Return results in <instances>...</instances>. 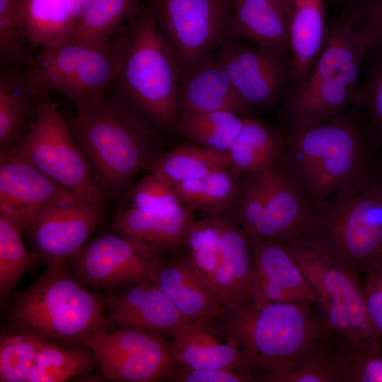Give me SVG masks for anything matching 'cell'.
<instances>
[{
  "mask_svg": "<svg viewBox=\"0 0 382 382\" xmlns=\"http://www.w3.org/2000/svg\"><path fill=\"white\" fill-rule=\"evenodd\" d=\"M315 204L282 158L245 178L236 215L248 236L290 244L306 233Z\"/></svg>",
  "mask_w": 382,
  "mask_h": 382,
  "instance_id": "obj_9",
  "label": "cell"
},
{
  "mask_svg": "<svg viewBox=\"0 0 382 382\" xmlns=\"http://www.w3.org/2000/svg\"><path fill=\"white\" fill-rule=\"evenodd\" d=\"M212 323L238 341L242 369L254 381L309 359L336 337L311 305L270 301L253 288L226 304Z\"/></svg>",
  "mask_w": 382,
  "mask_h": 382,
  "instance_id": "obj_1",
  "label": "cell"
},
{
  "mask_svg": "<svg viewBox=\"0 0 382 382\" xmlns=\"http://www.w3.org/2000/svg\"><path fill=\"white\" fill-rule=\"evenodd\" d=\"M332 1H340L342 3L347 4L349 7V10H350L357 4L359 0H332Z\"/></svg>",
  "mask_w": 382,
  "mask_h": 382,
  "instance_id": "obj_50",
  "label": "cell"
},
{
  "mask_svg": "<svg viewBox=\"0 0 382 382\" xmlns=\"http://www.w3.org/2000/svg\"><path fill=\"white\" fill-rule=\"evenodd\" d=\"M69 7L77 20L88 6L91 0H67Z\"/></svg>",
  "mask_w": 382,
  "mask_h": 382,
  "instance_id": "obj_47",
  "label": "cell"
},
{
  "mask_svg": "<svg viewBox=\"0 0 382 382\" xmlns=\"http://www.w3.org/2000/svg\"><path fill=\"white\" fill-rule=\"evenodd\" d=\"M274 5L289 20L292 0H268Z\"/></svg>",
  "mask_w": 382,
  "mask_h": 382,
  "instance_id": "obj_48",
  "label": "cell"
},
{
  "mask_svg": "<svg viewBox=\"0 0 382 382\" xmlns=\"http://www.w3.org/2000/svg\"><path fill=\"white\" fill-rule=\"evenodd\" d=\"M318 296L342 306L361 340H381L369 318L364 285L359 274L303 241L286 244Z\"/></svg>",
  "mask_w": 382,
  "mask_h": 382,
  "instance_id": "obj_15",
  "label": "cell"
},
{
  "mask_svg": "<svg viewBox=\"0 0 382 382\" xmlns=\"http://www.w3.org/2000/svg\"><path fill=\"white\" fill-rule=\"evenodd\" d=\"M23 0H0L1 66L27 68L34 50L19 28V15Z\"/></svg>",
  "mask_w": 382,
  "mask_h": 382,
  "instance_id": "obj_40",
  "label": "cell"
},
{
  "mask_svg": "<svg viewBox=\"0 0 382 382\" xmlns=\"http://www.w3.org/2000/svg\"><path fill=\"white\" fill-rule=\"evenodd\" d=\"M77 21L67 0H23L19 28L35 51L72 40Z\"/></svg>",
  "mask_w": 382,
  "mask_h": 382,
  "instance_id": "obj_29",
  "label": "cell"
},
{
  "mask_svg": "<svg viewBox=\"0 0 382 382\" xmlns=\"http://www.w3.org/2000/svg\"><path fill=\"white\" fill-rule=\"evenodd\" d=\"M327 0H292L289 47L296 88L306 79L322 49Z\"/></svg>",
  "mask_w": 382,
  "mask_h": 382,
  "instance_id": "obj_26",
  "label": "cell"
},
{
  "mask_svg": "<svg viewBox=\"0 0 382 382\" xmlns=\"http://www.w3.org/2000/svg\"><path fill=\"white\" fill-rule=\"evenodd\" d=\"M217 54L232 83L253 109L279 107L296 88L290 50L227 40Z\"/></svg>",
  "mask_w": 382,
  "mask_h": 382,
  "instance_id": "obj_12",
  "label": "cell"
},
{
  "mask_svg": "<svg viewBox=\"0 0 382 382\" xmlns=\"http://www.w3.org/2000/svg\"><path fill=\"white\" fill-rule=\"evenodd\" d=\"M77 203L85 204L38 169L0 156V214L13 221L25 233L47 209Z\"/></svg>",
  "mask_w": 382,
  "mask_h": 382,
  "instance_id": "obj_16",
  "label": "cell"
},
{
  "mask_svg": "<svg viewBox=\"0 0 382 382\" xmlns=\"http://www.w3.org/2000/svg\"><path fill=\"white\" fill-rule=\"evenodd\" d=\"M9 322L11 330L65 346H83L86 339L114 328L104 299L71 274L66 260L46 265L44 273L16 295Z\"/></svg>",
  "mask_w": 382,
  "mask_h": 382,
  "instance_id": "obj_5",
  "label": "cell"
},
{
  "mask_svg": "<svg viewBox=\"0 0 382 382\" xmlns=\"http://www.w3.org/2000/svg\"><path fill=\"white\" fill-rule=\"evenodd\" d=\"M340 382H382L381 343H355L339 335Z\"/></svg>",
  "mask_w": 382,
  "mask_h": 382,
  "instance_id": "obj_38",
  "label": "cell"
},
{
  "mask_svg": "<svg viewBox=\"0 0 382 382\" xmlns=\"http://www.w3.org/2000/svg\"><path fill=\"white\" fill-rule=\"evenodd\" d=\"M241 178L231 168H222L173 187L183 205L216 216L233 209Z\"/></svg>",
  "mask_w": 382,
  "mask_h": 382,
  "instance_id": "obj_31",
  "label": "cell"
},
{
  "mask_svg": "<svg viewBox=\"0 0 382 382\" xmlns=\"http://www.w3.org/2000/svg\"><path fill=\"white\" fill-rule=\"evenodd\" d=\"M179 112L228 111L241 117H255L249 103L236 89L217 52H211L180 76L177 95Z\"/></svg>",
  "mask_w": 382,
  "mask_h": 382,
  "instance_id": "obj_19",
  "label": "cell"
},
{
  "mask_svg": "<svg viewBox=\"0 0 382 382\" xmlns=\"http://www.w3.org/2000/svg\"><path fill=\"white\" fill-rule=\"evenodd\" d=\"M286 128L277 129L255 117L244 124L227 151L231 168L239 175L261 172L282 158Z\"/></svg>",
  "mask_w": 382,
  "mask_h": 382,
  "instance_id": "obj_27",
  "label": "cell"
},
{
  "mask_svg": "<svg viewBox=\"0 0 382 382\" xmlns=\"http://www.w3.org/2000/svg\"><path fill=\"white\" fill-rule=\"evenodd\" d=\"M123 30L122 62L105 95L149 127L178 129L180 69L144 1Z\"/></svg>",
  "mask_w": 382,
  "mask_h": 382,
  "instance_id": "obj_4",
  "label": "cell"
},
{
  "mask_svg": "<svg viewBox=\"0 0 382 382\" xmlns=\"http://www.w3.org/2000/svg\"><path fill=\"white\" fill-rule=\"evenodd\" d=\"M364 284L366 307L371 323L382 342V255L365 270Z\"/></svg>",
  "mask_w": 382,
  "mask_h": 382,
  "instance_id": "obj_45",
  "label": "cell"
},
{
  "mask_svg": "<svg viewBox=\"0 0 382 382\" xmlns=\"http://www.w3.org/2000/svg\"><path fill=\"white\" fill-rule=\"evenodd\" d=\"M148 281L157 286L188 320L214 323L225 306L187 257L165 260L156 253L150 263Z\"/></svg>",
  "mask_w": 382,
  "mask_h": 382,
  "instance_id": "obj_21",
  "label": "cell"
},
{
  "mask_svg": "<svg viewBox=\"0 0 382 382\" xmlns=\"http://www.w3.org/2000/svg\"><path fill=\"white\" fill-rule=\"evenodd\" d=\"M245 117L228 111L178 113V129L190 142L227 153Z\"/></svg>",
  "mask_w": 382,
  "mask_h": 382,
  "instance_id": "obj_33",
  "label": "cell"
},
{
  "mask_svg": "<svg viewBox=\"0 0 382 382\" xmlns=\"http://www.w3.org/2000/svg\"><path fill=\"white\" fill-rule=\"evenodd\" d=\"M338 335L325 349L265 382H340Z\"/></svg>",
  "mask_w": 382,
  "mask_h": 382,
  "instance_id": "obj_41",
  "label": "cell"
},
{
  "mask_svg": "<svg viewBox=\"0 0 382 382\" xmlns=\"http://www.w3.org/2000/svg\"><path fill=\"white\" fill-rule=\"evenodd\" d=\"M354 108L377 150L382 149V49H369Z\"/></svg>",
  "mask_w": 382,
  "mask_h": 382,
  "instance_id": "obj_35",
  "label": "cell"
},
{
  "mask_svg": "<svg viewBox=\"0 0 382 382\" xmlns=\"http://www.w3.org/2000/svg\"><path fill=\"white\" fill-rule=\"evenodd\" d=\"M228 40L290 50L289 19L268 0H231Z\"/></svg>",
  "mask_w": 382,
  "mask_h": 382,
  "instance_id": "obj_28",
  "label": "cell"
},
{
  "mask_svg": "<svg viewBox=\"0 0 382 382\" xmlns=\"http://www.w3.org/2000/svg\"><path fill=\"white\" fill-rule=\"evenodd\" d=\"M231 168L227 153L216 151L192 142L160 154L148 170L170 186L203 177L214 170Z\"/></svg>",
  "mask_w": 382,
  "mask_h": 382,
  "instance_id": "obj_30",
  "label": "cell"
},
{
  "mask_svg": "<svg viewBox=\"0 0 382 382\" xmlns=\"http://www.w3.org/2000/svg\"><path fill=\"white\" fill-rule=\"evenodd\" d=\"M83 345L91 349L107 379L153 382L166 379L175 363L161 336L122 328L97 334Z\"/></svg>",
  "mask_w": 382,
  "mask_h": 382,
  "instance_id": "obj_13",
  "label": "cell"
},
{
  "mask_svg": "<svg viewBox=\"0 0 382 382\" xmlns=\"http://www.w3.org/2000/svg\"><path fill=\"white\" fill-rule=\"evenodd\" d=\"M126 45L123 27L110 40H71L34 51L26 68L30 82L56 92L74 107L83 108L103 96L121 66Z\"/></svg>",
  "mask_w": 382,
  "mask_h": 382,
  "instance_id": "obj_8",
  "label": "cell"
},
{
  "mask_svg": "<svg viewBox=\"0 0 382 382\" xmlns=\"http://www.w3.org/2000/svg\"><path fill=\"white\" fill-rule=\"evenodd\" d=\"M38 169L74 195L82 202L107 210L109 200L96 181L67 123L49 101L24 138L11 150L0 154Z\"/></svg>",
  "mask_w": 382,
  "mask_h": 382,
  "instance_id": "obj_10",
  "label": "cell"
},
{
  "mask_svg": "<svg viewBox=\"0 0 382 382\" xmlns=\"http://www.w3.org/2000/svg\"><path fill=\"white\" fill-rule=\"evenodd\" d=\"M316 305L319 307L323 319L332 332L352 342L364 341L355 332L347 313L342 306L323 296H318Z\"/></svg>",
  "mask_w": 382,
  "mask_h": 382,
  "instance_id": "obj_46",
  "label": "cell"
},
{
  "mask_svg": "<svg viewBox=\"0 0 382 382\" xmlns=\"http://www.w3.org/2000/svg\"><path fill=\"white\" fill-rule=\"evenodd\" d=\"M381 255H382V250H381Z\"/></svg>",
  "mask_w": 382,
  "mask_h": 382,
  "instance_id": "obj_51",
  "label": "cell"
},
{
  "mask_svg": "<svg viewBox=\"0 0 382 382\" xmlns=\"http://www.w3.org/2000/svg\"><path fill=\"white\" fill-rule=\"evenodd\" d=\"M155 253L118 233H103L66 260L71 274L83 285L120 290L148 280Z\"/></svg>",
  "mask_w": 382,
  "mask_h": 382,
  "instance_id": "obj_14",
  "label": "cell"
},
{
  "mask_svg": "<svg viewBox=\"0 0 382 382\" xmlns=\"http://www.w3.org/2000/svg\"><path fill=\"white\" fill-rule=\"evenodd\" d=\"M170 47L180 76L228 40L231 0H146Z\"/></svg>",
  "mask_w": 382,
  "mask_h": 382,
  "instance_id": "obj_11",
  "label": "cell"
},
{
  "mask_svg": "<svg viewBox=\"0 0 382 382\" xmlns=\"http://www.w3.org/2000/svg\"><path fill=\"white\" fill-rule=\"evenodd\" d=\"M128 197L129 207L136 209H163L182 204L173 187L151 173L134 185Z\"/></svg>",
  "mask_w": 382,
  "mask_h": 382,
  "instance_id": "obj_42",
  "label": "cell"
},
{
  "mask_svg": "<svg viewBox=\"0 0 382 382\" xmlns=\"http://www.w3.org/2000/svg\"><path fill=\"white\" fill-rule=\"evenodd\" d=\"M141 4L139 0H91L78 19L72 40H110L137 13Z\"/></svg>",
  "mask_w": 382,
  "mask_h": 382,
  "instance_id": "obj_34",
  "label": "cell"
},
{
  "mask_svg": "<svg viewBox=\"0 0 382 382\" xmlns=\"http://www.w3.org/2000/svg\"><path fill=\"white\" fill-rule=\"evenodd\" d=\"M368 50L350 11L327 24L322 49L306 79L279 107L284 126L300 119L330 120L350 112Z\"/></svg>",
  "mask_w": 382,
  "mask_h": 382,
  "instance_id": "obj_6",
  "label": "cell"
},
{
  "mask_svg": "<svg viewBox=\"0 0 382 382\" xmlns=\"http://www.w3.org/2000/svg\"><path fill=\"white\" fill-rule=\"evenodd\" d=\"M167 380L177 382H250L253 377L241 370L191 369L176 362Z\"/></svg>",
  "mask_w": 382,
  "mask_h": 382,
  "instance_id": "obj_44",
  "label": "cell"
},
{
  "mask_svg": "<svg viewBox=\"0 0 382 382\" xmlns=\"http://www.w3.org/2000/svg\"><path fill=\"white\" fill-rule=\"evenodd\" d=\"M50 93L30 82L26 68L1 66L0 154L28 134L42 107L52 100Z\"/></svg>",
  "mask_w": 382,
  "mask_h": 382,
  "instance_id": "obj_23",
  "label": "cell"
},
{
  "mask_svg": "<svg viewBox=\"0 0 382 382\" xmlns=\"http://www.w3.org/2000/svg\"><path fill=\"white\" fill-rule=\"evenodd\" d=\"M195 212L194 208L183 204L155 209L120 208L113 216L111 227L159 253L185 244L195 221Z\"/></svg>",
  "mask_w": 382,
  "mask_h": 382,
  "instance_id": "obj_22",
  "label": "cell"
},
{
  "mask_svg": "<svg viewBox=\"0 0 382 382\" xmlns=\"http://www.w3.org/2000/svg\"><path fill=\"white\" fill-rule=\"evenodd\" d=\"M106 217L107 210L86 204L51 207L37 216L26 233L33 253L45 265L66 260L88 242Z\"/></svg>",
  "mask_w": 382,
  "mask_h": 382,
  "instance_id": "obj_17",
  "label": "cell"
},
{
  "mask_svg": "<svg viewBox=\"0 0 382 382\" xmlns=\"http://www.w3.org/2000/svg\"><path fill=\"white\" fill-rule=\"evenodd\" d=\"M219 218L220 262L210 286L226 306L251 289L254 273L247 233L232 216Z\"/></svg>",
  "mask_w": 382,
  "mask_h": 382,
  "instance_id": "obj_25",
  "label": "cell"
},
{
  "mask_svg": "<svg viewBox=\"0 0 382 382\" xmlns=\"http://www.w3.org/2000/svg\"><path fill=\"white\" fill-rule=\"evenodd\" d=\"M185 244L188 249V260L199 276L210 285L220 262L219 216H209L195 221L188 231Z\"/></svg>",
  "mask_w": 382,
  "mask_h": 382,
  "instance_id": "obj_37",
  "label": "cell"
},
{
  "mask_svg": "<svg viewBox=\"0 0 382 382\" xmlns=\"http://www.w3.org/2000/svg\"><path fill=\"white\" fill-rule=\"evenodd\" d=\"M23 229L0 214V296L6 299L18 280L40 262L25 247Z\"/></svg>",
  "mask_w": 382,
  "mask_h": 382,
  "instance_id": "obj_36",
  "label": "cell"
},
{
  "mask_svg": "<svg viewBox=\"0 0 382 382\" xmlns=\"http://www.w3.org/2000/svg\"><path fill=\"white\" fill-rule=\"evenodd\" d=\"M44 341L23 332L11 330L0 338V381L27 382Z\"/></svg>",
  "mask_w": 382,
  "mask_h": 382,
  "instance_id": "obj_39",
  "label": "cell"
},
{
  "mask_svg": "<svg viewBox=\"0 0 382 382\" xmlns=\"http://www.w3.org/2000/svg\"><path fill=\"white\" fill-rule=\"evenodd\" d=\"M69 124L109 202L128 197L137 175L160 154L155 132L105 94L76 110Z\"/></svg>",
  "mask_w": 382,
  "mask_h": 382,
  "instance_id": "obj_3",
  "label": "cell"
},
{
  "mask_svg": "<svg viewBox=\"0 0 382 382\" xmlns=\"http://www.w3.org/2000/svg\"><path fill=\"white\" fill-rule=\"evenodd\" d=\"M97 361L84 346H65L43 342L27 382H63L91 372Z\"/></svg>",
  "mask_w": 382,
  "mask_h": 382,
  "instance_id": "obj_32",
  "label": "cell"
},
{
  "mask_svg": "<svg viewBox=\"0 0 382 382\" xmlns=\"http://www.w3.org/2000/svg\"><path fill=\"white\" fill-rule=\"evenodd\" d=\"M350 11L354 26L367 48L382 49V0H359Z\"/></svg>",
  "mask_w": 382,
  "mask_h": 382,
  "instance_id": "obj_43",
  "label": "cell"
},
{
  "mask_svg": "<svg viewBox=\"0 0 382 382\" xmlns=\"http://www.w3.org/2000/svg\"><path fill=\"white\" fill-rule=\"evenodd\" d=\"M103 299L109 320L119 328L172 337L189 321L170 300L148 280L110 291Z\"/></svg>",
  "mask_w": 382,
  "mask_h": 382,
  "instance_id": "obj_20",
  "label": "cell"
},
{
  "mask_svg": "<svg viewBox=\"0 0 382 382\" xmlns=\"http://www.w3.org/2000/svg\"><path fill=\"white\" fill-rule=\"evenodd\" d=\"M371 174L382 183V163L380 166L375 163Z\"/></svg>",
  "mask_w": 382,
  "mask_h": 382,
  "instance_id": "obj_49",
  "label": "cell"
},
{
  "mask_svg": "<svg viewBox=\"0 0 382 382\" xmlns=\"http://www.w3.org/2000/svg\"><path fill=\"white\" fill-rule=\"evenodd\" d=\"M282 162L317 203L371 175L378 151L354 108L340 117L286 127Z\"/></svg>",
  "mask_w": 382,
  "mask_h": 382,
  "instance_id": "obj_2",
  "label": "cell"
},
{
  "mask_svg": "<svg viewBox=\"0 0 382 382\" xmlns=\"http://www.w3.org/2000/svg\"><path fill=\"white\" fill-rule=\"evenodd\" d=\"M168 345L175 362L184 366L243 371L238 341L214 323L189 320Z\"/></svg>",
  "mask_w": 382,
  "mask_h": 382,
  "instance_id": "obj_24",
  "label": "cell"
},
{
  "mask_svg": "<svg viewBox=\"0 0 382 382\" xmlns=\"http://www.w3.org/2000/svg\"><path fill=\"white\" fill-rule=\"evenodd\" d=\"M301 240L359 275L382 250V183L371 174L316 203Z\"/></svg>",
  "mask_w": 382,
  "mask_h": 382,
  "instance_id": "obj_7",
  "label": "cell"
},
{
  "mask_svg": "<svg viewBox=\"0 0 382 382\" xmlns=\"http://www.w3.org/2000/svg\"><path fill=\"white\" fill-rule=\"evenodd\" d=\"M253 287L270 301L316 304L318 295L285 243L248 236Z\"/></svg>",
  "mask_w": 382,
  "mask_h": 382,
  "instance_id": "obj_18",
  "label": "cell"
}]
</instances>
